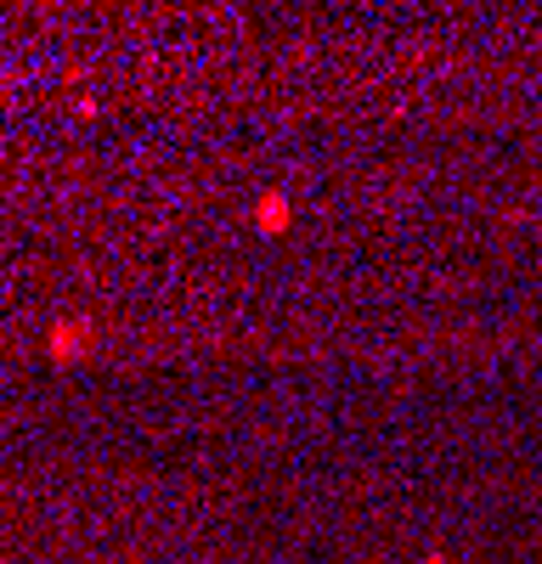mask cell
Here are the masks:
<instances>
[{"instance_id": "cell-1", "label": "cell", "mask_w": 542, "mask_h": 564, "mask_svg": "<svg viewBox=\"0 0 542 564\" xmlns=\"http://www.w3.org/2000/svg\"><path fill=\"white\" fill-rule=\"evenodd\" d=\"M86 339H91V333L79 327V322H57V333H51V356H57V362H62V356H74V350L86 345Z\"/></svg>"}, {"instance_id": "cell-2", "label": "cell", "mask_w": 542, "mask_h": 564, "mask_svg": "<svg viewBox=\"0 0 542 564\" xmlns=\"http://www.w3.org/2000/svg\"><path fill=\"white\" fill-rule=\"evenodd\" d=\"M260 226H266V232H283V226H288V203L283 198H260Z\"/></svg>"}]
</instances>
